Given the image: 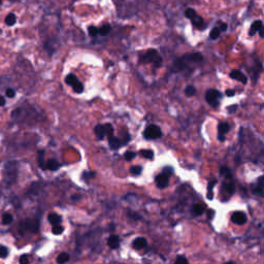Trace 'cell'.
<instances>
[{"mask_svg": "<svg viewBox=\"0 0 264 264\" xmlns=\"http://www.w3.org/2000/svg\"><path fill=\"white\" fill-rule=\"evenodd\" d=\"M223 189H224L228 194H233V192H234V184L232 182L224 183V185H223Z\"/></svg>", "mask_w": 264, "mask_h": 264, "instance_id": "25", "label": "cell"}, {"mask_svg": "<svg viewBox=\"0 0 264 264\" xmlns=\"http://www.w3.org/2000/svg\"><path fill=\"white\" fill-rule=\"evenodd\" d=\"M94 176H95V173H94V172H88V171H85L84 173H83L82 178H84L85 181H88L89 178H93Z\"/></svg>", "mask_w": 264, "mask_h": 264, "instance_id": "42", "label": "cell"}, {"mask_svg": "<svg viewBox=\"0 0 264 264\" xmlns=\"http://www.w3.org/2000/svg\"><path fill=\"white\" fill-rule=\"evenodd\" d=\"M80 198V195H73L72 197H71L72 200H79Z\"/></svg>", "mask_w": 264, "mask_h": 264, "instance_id": "50", "label": "cell"}, {"mask_svg": "<svg viewBox=\"0 0 264 264\" xmlns=\"http://www.w3.org/2000/svg\"><path fill=\"white\" fill-rule=\"evenodd\" d=\"M48 220H49V222H50L51 224L58 225L60 222H61L62 218L57 214H50V215H49V217H48Z\"/></svg>", "mask_w": 264, "mask_h": 264, "instance_id": "18", "label": "cell"}, {"mask_svg": "<svg viewBox=\"0 0 264 264\" xmlns=\"http://www.w3.org/2000/svg\"><path fill=\"white\" fill-rule=\"evenodd\" d=\"M7 255H8L7 248L0 247V257H1V258H5V257H7Z\"/></svg>", "mask_w": 264, "mask_h": 264, "instance_id": "40", "label": "cell"}, {"mask_svg": "<svg viewBox=\"0 0 264 264\" xmlns=\"http://www.w3.org/2000/svg\"><path fill=\"white\" fill-rule=\"evenodd\" d=\"M44 151H39L38 152V164H39V166L41 167V168L46 169L44 162Z\"/></svg>", "mask_w": 264, "mask_h": 264, "instance_id": "36", "label": "cell"}, {"mask_svg": "<svg viewBox=\"0 0 264 264\" xmlns=\"http://www.w3.org/2000/svg\"><path fill=\"white\" fill-rule=\"evenodd\" d=\"M77 77H75L74 74H72V73H69L68 75H66L65 77V83L67 85H69V86H72L73 84H75V83L77 82Z\"/></svg>", "mask_w": 264, "mask_h": 264, "instance_id": "23", "label": "cell"}, {"mask_svg": "<svg viewBox=\"0 0 264 264\" xmlns=\"http://www.w3.org/2000/svg\"><path fill=\"white\" fill-rule=\"evenodd\" d=\"M174 264H189L188 263V261H187V259L185 258L184 256H178L176 257V262H174Z\"/></svg>", "mask_w": 264, "mask_h": 264, "instance_id": "39", "label": "cell"}, {"mask_svg": "<svg viewBox=\"0 0 264 264\" xmlns=\"http://www.w3.org/2000/svg\"><path fill=\"white\" fill-rule=\"evenodd\" d=\"M220 34H221V32L218 29V27H214V28L212 29L211 33H209V37H211V39H217L219 36H220Z\"/></svg>", "mask_w": 264, "mask_h": 264, "instance_id": "30", "label": "cell"}, {"mask_svg": "<svg viewBox=\"0 0 264 264\" xmlns=\"http://www.w3.org/2000/svg\"><path fill=\"white\" fill-rule=\"evenodd\" d=\"M13 221V216L10 214H8V212H6V214L3 215V217H2V223L3 224H10Z\"/></svg>", "mask_w": 264, "mask_h": 264, "instance_id": "34", "label": "cell"}, {"mask_svg": "<svg viewBox=\"0 0 264 264\" xmlns=\"http://www.w3.org/2000/svg\"><path fill=\"white\" fill-rule=\"evenodd\" d=\"M147 239H145V237H137L134 239L133 243H132V246H133L134 249L136 250H142L144 249V248L147 247Z\"/></svg>", "mask_w": 264, "mask_h": 264, "instance_id": "11", "label": "cell"}, {"mask_svg": "<svg viewBox=\"0 0 264 264\" xmlns=\"http://www.w3.org/2000/svg\"><path fill=\"white\" fill-rule=\"evenodd\" d=\"M231 220L232 222L235 223V224L243 225L247 222V216H246V214L243 212H235L232 214Z\"/></svg>", "mask_w": 264, "mask_h": 264, "instance_id": "6", "label": "cell"}, {"mask_svg": "<svg viewBox=\"0 0 264 264\" xmlns=\"http://www.w3.org/2000/svg\"><path fill=\"white\" fill-rule=\"evenodd\" d=\"M111 31V26L109 25V24H104L103 26H101L98 29V33H99L101 36H106Z\"/></svg>", "mask_w": 264, "mask_h": 264, "instance_id": "20", "label": "cell"}, {"mask_svg": "<svg viewBox=\"0 0 264 264\" xmlns=\"http://www.w3.org/2000/svg\"><path fill=\"white\" fill-rule=\"evenodd\" d=\"M71 87H72L73 91H74L75 93L80 94V93L84 92V85H83L82 83L80 82V80H77V82L75 83V84H73Z\"/></svg>", "mask_w": 264, "mask_h": 264, "instance_id": "24", "label": "cell"}, {"mask_svg": "<svg viewBox=\"0 0 264 264\" xmlns=\"http://www.w3.org/2000/svg\"><path fill=\"white\" fill-rule=\"evenodd\" d=\"M225 95L228 96V97H233V96L235 95V91L231 90V89H228V90H226Z\"/></svg>", "mask_w": 264, "mask_h": 264, "instance_id": "46", "label": "cell"}, {"mask_svg": "<svg viewBox=\"0 0 264 264\" xmlns=\"http://www.w3.org/2000/svg\"><path fill=\"white\" fill-rule=\"evenodd\" d=\"M135 156H136V153H134V152H132V151H128V152H126V153H125L124 157L127 161H131L132 159L135 158Z\"/></svg>", "mask_w": 264, "mask_h": 264, "instance_id": "37", "label": "cell"}, {"mask_svg": "<svg viewBox=\"0 0 264 264\" xmlns=\"http://www.w3.org/2000/svg\"><path fill=\"white\" fill-rule=\"evenodd\" d=\"M182 62L184 63L186 68H189V64H197L203 61V56L200 53H192V54H186L183 57L180 58Z\"/></svg>", "mask_w": 264, "mask_h": 264, "instance_id": "3", "label": "cell"}, {"mask_svg": "<svg viewBox=\"0 0 264 264\" xmlns=\"http://www.w3.org/2000/svg\"><path fill=\"white\" fill-rule=\"evenodd\" d=\"M218 29L220 30V32H222V31H226V30H227V24H226V23H220V24H219Z\"/></svg>", "mask_w": 264, "mask_h": 264, "instance_id": "47", "label": "cell"}, {"mask_svg": "<svg viewBox=\"0 0 264 264\" xmlns=\"http://www.w3.org/2000/svg\"><path fill=\"white\" fill-rule=\"evenodd\" d=\"M139 62L140 63H152L154 64V67H160L162 64V58L156 50L150 49L144 55L140 56Z\"/></svg>", "mask_w": 264, "mask_h": 264, "instance_id": "1", "label": "cell"}, {"mask_svg": "<svg viewBox=\"0 0 264 264\" xmlns=\"http://www.w3.org/2000/svg\"><path fill=\"white\" fill-rule=\"evenodd\" d=\"M190 21L192 22L193 26L196 27V28L199 29V30H203V29L205 28V26H206L204 23V21H203V19L201 17H199L198 15H196L195 17H194L192 20H190Z\"/></svg>", "mask_w": 264, "mask_h": 264, "instance_id": "10", "label": "cell"}, {"mask_svg": "<svg viewBox=\"0 0 264 264\" xmlns=\"http://www.w3.org/2000/svg\"><path fill=\"white\" fill-rule=\"evenodd\" d=\"M122 136H123V137H122V140H121V144H122V145H127L129 142H130V139H131L130 134H129L127 131H125L124 133H123Z\"/></svg>", "mask_w": 264, "mask_h": 264, "instance_id": "35", "label": "cell"}, {"mask_svg": "<svg viewBox=\"0 0 264 264\" xmlns=\"http://www.w3.org/2000/svg\"><path fill=\"white\" fill-rule=\"evenodd\" d=\"M28 262H29L28 257H27L26 255L21 256V258H20V264H28Z\"/></svg>", "mask_w": 264, "mask_h": 264, "instance_id": "44", "label": "cell"}, {"mask_svg": "<svg viewBox=\"0 0 264 264\" xmlns=\"http://www.w3.org/2000/svg\"><path fill=\"white\" fill-rule=\"evenodd\" d=\"M69 260V255L67 253H61L57 257V263L58 264H64Z\"/></svg>", "mask_w": 264, "mask_h": 264, "instance_id": "22", "label": "cell"}, {"mask_svg": "<svg viewBox=\"0 0 264 264\" xmlns=\"http://www.w3.org/2000/svg\"><path fill=\"white\" fill-rule=\"evenodd\" d=\"M1 1H2V0H0V4H1Z\"/></svg>", "mask_w": 264, "mask_h": 264, "instance_id": "53", "label": "cell"}, {"mask_svg": "<svg viewBox=\"0 0 264 264\" xmlns=\"http://www.w3.org/2000/svg\"><path fill=\"white\" fill-rule=\"evenodd\" d=\"M261 27H263V23L261 20H256V21L253 22L251 28H250V31H249L250 36H253V35L256 34V32L257 31H259V29H260Z\"/></svg>", "mask_w": 264, "mask_h": 264, "instance_id": "12", "label": "cell"}, {"mask_svg": "<svg viewBox=\"0 0 264 264\" xmlns=\"http://www.w3.org/2000/svg\"><path fill=\"white\" fill-rule=\"evenodd\" d=\"M238 105H236V104H234V105H231V106H228V113L229 114H233L236 111V109H237Z\"/></svg>", "mask_w": 264, "mask_h": 264, "instance_id": "45", "label": "cell"}, {"mask_svg": "<svg viewBox=\"0 0 264 264\" xmlns=\"http://www.w3.org/2000/svg\"><path fill=\"white\" fill-rule=\"evenodd\" d=\"M88 32H89V34H90V36L94 37V36H96V35L98 34V29L96 28V27H94V26H91V27H89V28H88Z\"/></svg>", "mask_w": 264, "mask_h": 264, "instance_id": "38", "label": "cell"}, {"mask_svg": "<svg viewBox=\"0 0 264 264\" xmlns=\"http://www.w3.org/2000/svg\"><path fill=\"white\" fill-rule=\"evenodd\" d=\"M259 34H260V37H263V27L259 29Z\"/></svg>", "mask_w": 264, "mask_h": 264, "instance_id": "51", "label": "cell"}, {"mask_svg": "<svg viewBox=\"0 0 264 264\" xmlns=\"http://www.w3.org/2000/svg\"><path fill=\"white\" fill-rule=\"evenodd\" d=\"M221 99H222V94H221L220 91L216 90V89H209L205 93V100H206V102L211 106L215 107V108H217L219 106Z\"/></svg>", "mask_w": 264, "mask_h": 264, "instance_id": "2", "label": "cell"}, {"mask_svg": "<svg viewBox=\"0 0 264 264\" xmlns=\"http://www.w3.org/2000/svg\"><path fill=\"white\" fill-rule=\"evenodd\" d=\"M142 171V167L139 166V165H135V166H132L130 168V172L133 176H139Z\"/></svg>", "mask_w": 264, "mask_h": 264, "instance_id": "32", "label": "cell"}, {"mask_svg": "<svg viewBox=\"0 0 264 264\" xmlns=\"http://www.w3.org/2000/svg\"><path fill=\"white\" fill-rule=\"evenodd\" d=\"M168 181H169V178L163 173H160L159 176H156V178H155L156 185H157V187L160 188V189H164V188H166L167 186H168Z\"/></svg>", "mask_w": 264, "mask_h": 264, "instance_id": "7", "label": "cell"}, {"mask_svg": "<svg viewBox=\"0 0 264 264\" xmlns=\"http://www.w3.org/2000/svg\"><path fill=\"white\" fill-rule=\"evenodd\" d=\"M225 264H235V262H233V261H228V262H226Z\"/></svg>", "mask_w": 264, "mask_h": 264, "instance_id": "52", "label": "cell"}, {"mask_svg": "<svg viewBox=\"0 0 264 264\" xmlns=\"http://www.w3.org/2000/svg\"><path fill=\"white\" fill-rule=\"evenodd\" d=\"M205 211V206L203 203H195L193 205V212L196 216H200L201 214H203Z\"/></svg>", "mask_w": 264, "mask_h": 264, "instance_id": "17", "label": "cell"}, {"mask_svg": "<svg viewBox=\"0 0 264 264\" xmlns=\"http://www.w3.org/2000/svg\"><path fill=\"white\" fill-rule=\"evenodd\" d=\"M162 173L163 174H165V176H167L169 178V176H171L172 173H173V168H172V167H165L164 169H163V171H162Z\"/></svg>", "mask_w": 264, "mask_h": 264, "instance_id": "41", "label": "cell"}, {"mask_svg": "<svg viewBox=\"0 0 264 264\" xmlns=\"http://www.w3.org/2000/svg\"><path fill=\"white\" fill-rule=\"evenodd\" d=\"M6 96H7L8 98H13L15 96V91L13 90V89H12V88H10V89H7V90H6Z\"/></svg>", "mask_w": 264, "mask_h": 264, "instance_id": "43", "label": "cell"}, {"mask_svg": "<svg viewBox=\"0 0 264 264\" xmlns=\"http://www.w3.org/2000/svg\"><path fill=\"white\" fill-rule=\"evenodd\" d=\"M95 134L100 140H102L104 137H105V132H104V128L103 125L98 124L97 126L95 127Z\"/></svg>", "mask_w": 264, "mask_h": 264, "instance_id": "16", "label": "cell"}, {"mask_svg": "<svg viewBox=\"0 0 264 264\" xmlns=\"http://www.w3.org/2000/svg\"><path fill=\"white\" fill-rule=\"evenodd\" d=\"M217 184V180L216 178H212V180L209 181V186H207V195L206 197L209 200H212V198H214V193H212V188L215 187V185Z\"/></svg>", "mask_w": 264, "mask_h": 264, "instance_id": "15", "label": "cell"}, {"mask_svg": "<svg viewBox=\"0 0 264 264\" xmlns=\"http://www.w3.org/2000/svg\"><path fill=\"white\" fill-rule=\"evenodd\" d=\"M253 192H254L255 194H257V195H259V196H263V183H262V178H259L258 185H257L256 188L253 190Z\"/></svg>", "mask_w": 264, "mask_h": 264, "instance_id": "21", "label": "cell"}, {"mask_svg": "<svg viewBox=\"0 0 264 264\" xmlns=\"http://www.w3.org/2000/svg\"><path fill=\"white\" fill-rule=\"evenodd\" d=\"M64 228L63 226H61L60 224L58 225H53V228H52V232L54 234H56V235H58V234H61L62 232H63Z\"/></svg>", "mask_w": 264, "mask_h": 264, "instance_id": "33", "label": "cell"}, {"mask_svg": "<svg viewBox=\"0 0 264 264\" xmlns=\"http://www.w3.org/2000/svg\"><path fill=\"white\" fill-rule=\"evenodd\" d=\"M108 145H109V147H111V150H118L121 145H122V144H121V140L118 137L114 136V135L111 136V137H108Z\"/></svg>", "mask_w": 264, "mask_h": 264, "instance_id": "13", "label": "cell"}, {"mask_svg": "<svg viewBox=\"0 0 264 264\" xmlns=\"http://www.w3.org/2000/svg\"><path fill=\"white\" fill-rule=\"evenodd\" d=\"M220 173L222 174V176H224L227 180H231L232 174H231V171H230V169L228 168V167H222V168L220 169Z\"/></svg>", "mask_w": 264, "mask_h": 264, "instance_id": "29", "label": "cell"}, {"mask_svg": "<svg viewBox=\"0 0 264 264\" xmlns=\"http://www.w3.org/2000/svg\"><path fill=\"white\" fill-rule=\"evenodd\" d=\"M185 94L187 96H189V97H192V96H194L196 94V88L194 86H192V85H189L185 89Z\"/></svg>", "mask_w": 264, "mask_h": 264, "instance_id": "28", "label": "cell"}, {"mask_svg": "<svg viewBox=\"0 0 264 264\" xmlns=\"http://www.w3.org/2000/svg\"><path fill=\"white\" fill-rule=\"evenodd\" d=\"M196 15H197V13H196L193 8H187V10H185L186 18H187V19H189V20H192Z\"/></svg>", "mask_w": 264, "mask_h": 264, "instance_id": "31", "label": "cell"}, {"mask_svg": "<svg viewBox=\"0 0 264 264\" xmlns=\"http://www.w3.org/2000/svg\"><path fill=\"white\" fill-rule=\"evenodd\" d=\"M144 136L147 139H157L162 136V131L160 127L155 124H151L147 126L144 131Z\"/></svg>", "mask_w": 264, "mask_h": 264, "instance_id": "4", "label": "cell"}, {"mask_svg": "<svg viewBox=\"0 0 264 264\" xmlns=\"http://www.w3.org/2000/svg\"><path fill=\"white\" fill-rule=\"evenodd\" d=\"M107 245H108V247L111 248V249H113V250L118 249V248H119V246H120L119 236L116 235V234H111V235L107 238Z\"/></svg>", "mask_w": 264, "mask_h": 264, "instance_id": "9", "label": "cell"}, {"mask_svg": "<svg viewBox=\"0 0 264 264\" xmlns=\"http://www.w3.org/2000/svg\"><path fill=\"white\" fill-rule=\"evenodd\" d=\"M44 166H46V168L49 169V170L55 171L60 167V164L58 163L57 160H55V159H50V160H48V162H46V164L44 165Z\"/></svg>", "mask_w": 264, "mask_h": 264, "instance_id": "14", "label": "cell"}, {"mask_svg": "<svg viewBox=\"0 0 264 264\" xmlns=\"http://www.w3.org/2000/svg\"><path fill=\"white\" fill-rule=\"evenodd\" d=\"M4 105H5V98L0 95V106H4Z\"/></svg>", "mask_w": 264, "mask_h": 264, "instance_id": "49", "label": "cell"}, {"mask_svg": "<svg viewBox=\"0 0 264 264\" xmlns=\"http://www.w3.org/2000/svg\"><path fill=\"white\" fill-rule=\"evenodd\" d=\"M229 77H231V79L243 83V84H247L248 83V77H246L240 70H232L231 72H230Z\"/></svg>", "mask_w": 264, "mask_h": 264, "instance_id": "8", "label": "cell"}, {"mask_svg": "<svg viewBox=\"0 0 264 264\" xmlns=\"http://www.w3.org/2000/svg\"><path fill=\"white\" fill-rule=\"evenodd\" d=\"M140 155L145 159H153L154 158V152L152 150H142L140 151Z\"/></svg>", "mask_w": 264, "mask_h": 264, "instance_id": "27", "label": "cell"}, {"mask_svg": "<svg viewBox=\"0 0 264 264\" xmlns=\"http://www.w3.org/2000/svg\"><path fill=\"white\" fill-rule=\"evenodd\" d=\"M103 128H104V132H105V136L111 137V136L114 135V128H113V126H111V124H109V123L104 124Z\"/></svg>", "mask_w": 264, "mask_h": 264, "instance_id": "26", "label": "cell"}, {"mask_svg": "<svg viewBox=\"0 0 264 264\" xmlns=\"http://www.w3.org/2000/svg\"><path fill=\"white\" fill-rule=\"evenodd\" d=\"M4 21H5V24L7 26H13L15 24V22H17V17H15V13H8V15H6Z\"/></svg>", "mask_w": 264, "mask_h": 264, "instance_id": "19", "label": "cell"}, {"mask_svg": "<svg viewBox=\"0 0 264 264\" xmlns=\"http://www.w3.org/2000/svg\"><path fill=\"white\" fill-rule=\"evenodd\" d=\"M229 130H230V126L228 123L226 122L220 123L218 126V139L220 140V142H223V140L225 139V134L228 133Z\"/></svg>", "mask_w": 264, "mask_h": 264, "instance_id": "5", "label": "cell"}, {"mask_svg": "<svg viewBox=\"0 0 264 264\" xmlns=\"http://www.w3.org/2000/svg\"><path fill=\"white\" fill-rule=\"evenodd\" d=\"M215 216V211L214 209H209L207 211V217H209V219H212Z\"/></svg>", "mask_w": 264, "mask_h": 264, "instance_id": "48", "label": "cell"}]
</instances>
